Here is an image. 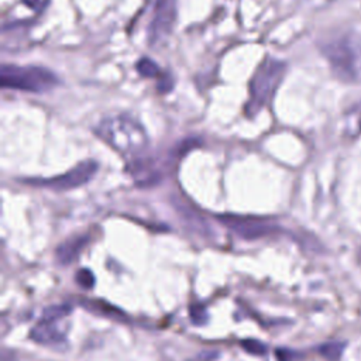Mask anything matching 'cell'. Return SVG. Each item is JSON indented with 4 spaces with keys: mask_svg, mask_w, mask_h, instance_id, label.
Here are the masks:
<instances>
[{
    "mask_svg": "<svg viewBox=\"0 0 361 361\" xmlns=\"http://www.w3.org/2000/svg\"><path fill=\"white\" fill-rule=\"evenodd\" d=\"M135 69H137V72L142 78H155V79H158L164 73L161 71L159 65L155 61H152L151 58H148V56L140 58L137 65H135Z\"/></svg>",
    "mask_w": 361,
    "mask_h": 361,
    "instance_id": "obj_10",
    "label": "cell"
},
{
    "mask_svg": "<svg viewBox=\"0 0 361 361\" xmlns=\"http://www.w3.org/2000/svg\"><path fill=\"white\" fill-rule=\"evenodd\" d=\"M87 309H92L93 312H99V313H102V314H107V316H113V317H123V314H121V312H118V309H116V307H113V306H110L109 303H106V302H85L83 303Z\"/></svg>",
    "mask_w": 361,
    "mask_h": 361,
    "instance_id": "obj_13",
    "label": "cell"
},
{
    "mask_svg": "<svg viewBox=\"0 0 361 361\" xmlns=\"http://www.w3.org/2000/svg\"><path fill=\"white\" fill-rule=\"evenodd\" d=\"M23 4H25L28 8L37 11V13H41L45 10V7L48 6L49 0H21Z\"/></svg>",
    "mask_w": 361,
    "mask_h": 361,
    "instance_id": "obj_19",
    "label": "cell"
},
{
    "mask_svg": "<svg viewBox=\"0 0 361 361\" xmlns=\"http://www.w3.org/2000/svg\"><path fill=\"white\" fill-rule=\"evenodd\" d=\"M285 62L275 58H265L250 80V97L245 104L247 117H254L271 103L285 75Z\"/></svg>",
    "mask_w": 361,
    "mask_h": 361,
    "instance_id": "obj_2",
    "label": "cell"
},
{
    "mask_svg": "<svg viewBox=\"0 0 361 361\" xmlns=\"http://www.w3.org/2000/svg\"><path fill=\"white\" fill-rule=\"evenodd\" d=\"M275 354L278 361H300L302 360V354L289 348H278Z\"/></svg>",
    "mask_w": 361,
    "mask_h": 361,
    "instance_id": "obj_18",
    "label": "cell"
},
{
    "mask_svg": "<svg viewBox=\"0 0 361 361\" xmlns=\"http://www.w3.org/2000/svg\"><path fill=\"white\" fill-rule=\"evenodd\" d=\"M96 171H97V164L94 161H83V162L78 164L76 166H73L66 173H63L58 178H54V179L44 180V185H47L48 188L56 189V190L73 189V188L82 186L83 183L90 180V178L96 173Z\"/></svg>",
    "mask_w": 361,
    "mask_h": 361,
    "instance_id": "obj_7",
    "label": "cell"
},
{
    "mask_svg": "<svg viewBox=\"0 0 361 361\" xmlns=\"http://www.w3.org/2000/svg\"><path fill=\"white\" fill-rule=\"evenodd\" d=\"M176 18V0H157L151 24L148 27L149 42L155 44L168 37Z\"/></svg>",
    "mask_w": 361,
    "mask_h": 361,
    "instance_id": "obj_5",
    "label": "cell"
},
{
    "mask_svg": "<svg viewBox=\"0 0 361 361\" xmlns=\"http://www.w3.org/2000/svg\"><path fill=\"white\" fill-rule=\"evenodd\" d=\"M322 52L340 79L358 80L361 78V45L355 39L350 37L331 39L322 47Z\"/></svg>",
    "mask_w": 361,
    "mask_h": 361,
    "instance_id": "obj_4",
    "label": "cell"
},
{
    "mask_svg": "<svg viewBox=\"0 0 361 361\" xmlns=\"http://www.w3.org/2000/svg\"><path fill=\"white\" fill-rule=\"evenodd\" d=\"M173 76L169 73V72H165L162 73L159 78H158V85H157V89L159 93H168L172 90L173 87Z\"/></svg>",
    "mask_w": 361,
    "mask_h": 361,
    "instance_id": "obj_16",
    "label": "cell"
},
{
    "mask_svg": "<svg viewBox=\"0 0 361 361\" xmlns=\"http://www.w3.org/2000/svg\"><path fill=\"white\" fill-rule=\"evenodd\" d=\"M86 243H87V237H85V235H76L73 238L66 240L56 250L58 261L61 264L72 262L80 254V251L85 248Z\"/></svg>",
    "mask_w": 361,
    "mask_h": 361,
    "instance_id": "obj_9",
    "label": "cell"
},
{
    "mask_svg": "<svg viewBox=\"0 0 361 361\" xmlns=\"http://www.w3.org/2000/svg\"><path fill=\"white\" fill-rule=\"evenodd\" d=\"M357 264H358V267H360V269H361V247H360V250H358V252H357Z\"/></svg>",
    "mask_w": 361,
    "mask_h": 361,
    "instance_id": "obj_20",
    "label": "cell"
},
{
    "mask_svg": "<svg viewBox=\"0 0 361 361\" xmlns=\"http://www.w3.org/2000/svg\"><path fill=\"white\" fill-rule=\"evenodd\" d=\"M59 320L41 319L31 330V338L44 345H59L65 343V334L56 327Z\"/></svg>",
    "mask_w": 361,
    "mask_h": 361,
    "instance_id": "obj_8",
    "label": "cell"
},
{
    "mask_svg": "<svg viewBox=\"0 0 361 361\" xmlns=\"http://www.w3.org/2000/svg\"><path fill=\"white\" fill-rule=\"evenodd\" d=\"M72 307L69 305H54L48 309L44 310L42 313V319L45 320H61L63 317H66L71 313Z\"/></svg>",
    "mask_w": 361,
    "mask_h": 361,
    "instance_id": "obj_11",
    "label": "cell"
},
{
    "mask_svg": "<svg viewBox=\"0 0 361 361\" xmlns=\"http://www.w3.org/2000/svg\"><path fill=\"white\" fill-rule=\"evenodd\" d=\"M220 220L224 226L231 228L235 234H238L240 237L247 238V240L264 237V235L272 233V230H274L272 224H269L261 219H255V217H243V216L227 214V216H221Z\"/></svg>",
    "mask_w": 361,
    "mask_h": 361,
    "instance_id": "obj_6",
    "label": "cell"
},
{
    "mask_svg": "<svg viewBox=\"0 0 361 361\" xmlns=\"http://www.w3.org/2000/svg\"><path fill=\"white\" fill-rule=\"evenodd\" d=\"M3 89H13L28 93H47L59 85V78L42 66H18L4 63L0 71Z\"/></svg>",
    "mask_w": 361,
    "mask_h": 361,
    "instance_id": "obj_3",
    "label": "cell"
},
{
    "mask_svg": "<svg viewBox=\"0 0 361 361\" xmlns=\"http://www.w3.org/2000/svg\"><path fill=\"white\" fill-rule=\"evenodd\" d=\"M94 131L113 149L127 157L141 154L148 145V134L142 124L127 114L104 117Z\"/></svg>",
    "mask_w": 361,
    "mask_h": 361,
    "instance_id": "obj_1",
    "label": "cell"
},
{
    "mask_svg": "<svg viewBox=\"0 0 361 361\" xmlns=\"http://www.w3.org/2000/svg\"><path fill=\"white\" fill-rule=\"evenodd\" d=\"M76 282L85 289H89L94 285V276L89 269H80L76 272Z\"/></svg>",
    "mask_w": 361,
    "mask_h": 361,
    "instance_id": "obj_17",
    "label": "cell"
},
{
    "mask_svg": "<svg viewBox=\"0 0 361 361\" xmlns=\"http://www.w3.org/2000/svg\"><path fill=\"white\" fill-rule=\"evenodd\" d=\"M344 350V345L343 343H326L323 345L319 347V353L327 358V360H331V361H336L340 358L341 353Z\"/></svg>",
    "mask_w": 361,
    "mask_h": 361,
    "instance_id": "obj_12",
    "label": "cell"
},
{
    "mask_svg": "<svg viewBox=\"0 0 361 361\" xmlns=\"http://www.w3.org/2000/svg\"><path fill=\"white\" fill-rule=\"evenodd\" d=\"M347 128L354 135L361 133V103H358L348 114Z\"/></svg>",
    "mask_w": 361,
    "mask_h": 361,
    "instance_id": "obj_14",
    "label": "cell"
},
{
    "mask_svg": "<svg viewBox=\"0 0 361 361\" xmlns=\"http://www.w3.org/2000/svg\"><path fill=\"white\" fill-rule=\"evenodd\" d=\"M243 348L251 354H255V355H262L267 353V347L265 344H262L261 341H257V340H244L241 343Z\"/></svg>",
    "mask_w": 361,
    "mask_h": 361,
    "instance_id": "obj_15",
    "label": "cell"
}]
</instances>
